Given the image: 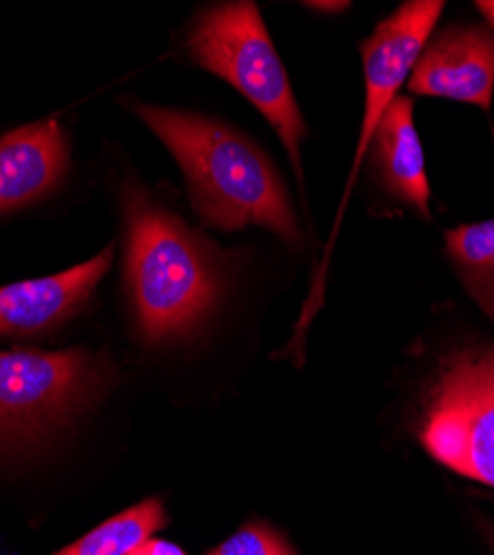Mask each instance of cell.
Returning a JSON list of instances; mask_svg holds the SVG:
<instances>
[{
  "label": "cell",
  "mask_w": 494,
  "mask_h": 555,
  "mask_svg": "<svg viewBox=\"0 0 494 555\" xmlns=\"http://www.w3.org/2000/svg\"><path fill=\"white\" fill-rule=\"evenodd\" d=\"M413 109L408 96L392 101L372 138L375 163L385 192L430 220V184Z\"/></svg>",
  "instance_id": "obj_10"
},
{
  "label": "cell",
  "mask_w": 494,
  "mask_h": 555,
  "mask_svg": "<svg viewBox=\"0 0 494 555\" xmlns=\"http://www.w3.org/2000/svg\"><path fill=\"white\" fill-rule=\"evenodd\" d=\"M410 94L470 103L483 112L494 91V38L481 27H451L419 54Z\"/></svg>",
  "instance_id": "obj_7"
},
{
  "label": "cell",
  "mask_w": 494,
  "mask_h": 555,
  "mask_svg": "<svg viewBox=\"0 0 494 555\" xmlns=\"http://www.w3.org/2000/svg\"><path fill=\"white\" fill-rule=\"evenodd\" d=\"M421 442L447 469L494 487V349L464 353L443 369Z\"/></svg>",
  "instance_id": "obj_4"
},
{
  "label": "cell",
  "mask_w": 494,
  "mask_h": 555,
  "mask_svg": "<svg viewBox=\"0 0 494 555\" xmlns=\"http://www.w3.org/2000/svg\"><path fill=\"white\" fill-rule=\"evenodd\" d=\"M477 527L481 529L485 542H487L490 548L494 551V522H490V520H485L483 516H479V518H477Z\"/></svg>",
  "instance_id": "obj_15"
},
{
  "label": "cell",
  "mask_w": 494,
  "mask_h": 555,
  "mask_svg": "<svg viewBox=\"0 0 494 555\" xmlns=\"http://www.w3.org/2000/svg\"><path fill=\"white\" fill-rule=\"evenodd\" d=\"M69 167L65 129L45 120L0 135V211L48 196Z\"/></svg>",
  "instance_id": "obj_9"
},
{
  "label": "cell",
  "mask_w": 494,
  "mask_h": 555,
  "mask_svg": "<svg viewBox=\"0 0 494 555\" xmlns=\"http://www.w3.org/2000/svg\"><path fill=\"white\" fill-rule=\"evenodd\" d=\"M477 8L485 16V21L494 27V0H481V3H477Z\"/></svg>",
  "instance_id": "obj_16"
},
{
  "label": "cell",
  "mask_w": 494,
  "mask_h": 555,
  "mask_svg": "<svg viewBox=\"0 0 494 555\" xmlns=\"http://www.w3.org/2000/svg\"><path fill=\"white\" fill-rule=\"evenodd\" d=\"M112 262V247L67 271L0 287V336H31L59 327L97 289Z\"/></svg>",
  "instance_id": "obj_8"
},
{
  "label": "cell",
  "mask_w": 494,
  "mask_h": 555,
  "mask_svg": "<svg viewBox=\"0 0 494 555\" xmlns=\"http://www.w3.org/2000/svg\"><path fill=\"white\" fill-rule=\"evenodd\" d=\"M127 283L148 343L192 334L220 296L212 247L143 188L123 184Z\"/></svg>",
  "instance_id": "obj_2"
},
{
  "label": "cell",
  "mask_w": 494,
  "mask_h": 555,
  "mask_svg": "<svg viewBox=\"0 0 494 555\" xmlns=\"http://www.w3.org/2000/svg\"><path fill=\"white\" fill-rule=\"evenodd\" d=\"M131 109L181 165L203 222L226 231L261 224L292 245L301 243L286 184L250 138L199 114L141 103Z\"/></svg>",
  "instance_id": "obj_1"
},
{
  "label": "cell",
  "mask_w": 494,
  "mask_h": 555,
  "mask_svg": "<svg viewBox=\"0 0 494 555\" xmlns=\"http://www.w3.org/2000/svg\"><path fill=\"white\" fill-rule=\"evenodd\" d=\"M129 555H188V553L181 546H176L174 542L150 538L134 548Z\"/></svg>",
  "instance_id": "obj_14"
},
{
  "label": "cell",
  "mask_w": 494,
  "mask_h": 555,
  "mask_svg": "<svg viewBox=\"0 0 494 555\" xmlns=\"http://www.w3.org/2000/svg\"><path fill=\"white\" fill-rule=\"evenodd\" d=\"M103 362L74 351H0V442L34 440L94 391Z\"/></svg>",
  "instance_id": "obj_5"
},
{
  "label": "cell",
  "mask_w": 494,
  "mask_h": 555,
  "mask_svg": "<svg viewBox=\"0 0 494 555\" xmlns=\"http://www.w3.org/2000/svg\"><path fill=\"white\" fill-rule=\"evenodd\" d=\"M314 8H317V10H332L334 12V10H343L345 3H341V5L339 3L337 5L334 3H314Z\"/></svg>",
  "instance_id": "obj_17"
},
{
  "label": "cell",
  "mask_w": 494,
  "mask_h": 555,
  "mask_svg": "<svg viewBox=\"0 0 494 555\" xmlns=\"http://www.w3.org/2000/svg\"><path fill=\"white\" fill-rule=\"evenodd\" d=\"M441 0H410V3H403L390 18H385L375 34L362 44V56H364V74H366V109H364V122H362V133H358V145L354 152V163L352 171L345 184V192L341 198V207L334 220V231L332 238L328 243L324 262L319 267L317 281H314V294L307 302L305 315L299 322V330L303 332L309 315L317 311L321 302V292H324V278L326 269L330 262V251L337 241L341 218L345 214L354 180L358 176V169H362V163L372 145V138L377 133V127L392 105V101L398 96L401 85L406 82L408 74L413 72L419 54L423 52L426 42L443 12Z\"/></svg>",
  "instance_id": "obj_6"
},
{
  "label": "cell",
  "mask_w": 494,
  "mask_h": 555,
  "mask_svg": "<svg viewBox=\"0 0 494 555\" xmlns=\"http://www.w3.org/2000/svg\"><path fill=\"white\" fill-rule=\"evenodd\" d=\"M205 555H296L292 546L267 525L250 522Z\"/></svg>",
  "instance_id": "obj_13"
},
{
  "label": "cell",
  "mask_w": 494,
  "mask_h": 555,
  "mask_svg": "<svg viewBox=\"0 0 494 555\" xmlns=\"http://www.w3.org/2000/svg\"><path fill=\"white\" fill-rule=\"evenodd\" d=\"M186 50L197 65L235 85L277 129L303 184L301 141L305 122L256 3L235 0L203 10L190 27Z\"/></svg>",
  "instance_id": "obj_3"
},
{
  "label": "cell",
  "mask_w": 494,
  "mask_h": 555,
  "mask_svg": "<svg viewBox=\"0 0 494 555\" xmlns=\"http://www.w3.org/2000/svg\"><path fill=\"white\" fill-rule=\"evenodd\" d=\"M165 527V508L156 498L143 500L110 518L54 555H129Z\"/></svg>",
  "instance_id": "obj_12"
},
{
  "label": "cell",
  "mask_w": 494,
  "mask_h": 555,
  "mask_svg": "<svg viewBox=\"0 0 494 555\" xmlns=\"http://www.w3.org/2000/svg\"><path fill=\"white\" fill-rule=\"evenodd\" d=\"M445 251L468 294L494 320V218L445 231Z\"/></svg>",
  "instance_id": "obj_11"
}]
</instances>
